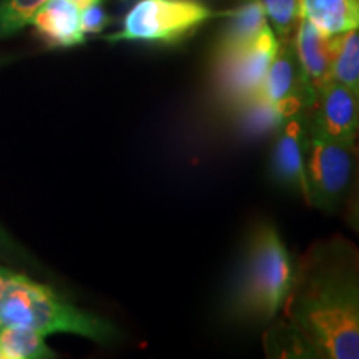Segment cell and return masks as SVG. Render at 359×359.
Returning <instances> with one entry per match:
<instances>
[{"label":"cell","mask_w":359,"mask_h":359,"mask_svg":"<svg viewBox=\"0 0 359 359\" xmlns=\"http://www.w3.org/2000/svg\"><path fill=\"white\" fill-rule=\"evenodd\" d=\"M302 92H316L311 83L304 77L302 65L296 57L293 39L280 42L275 58L263 80L259 95H263L271 103L281 102L283 98Z\"/></svg>","instance_id":"obj_11"},{"label":"cell","mask_w":359,"mask_h":359,"mask_svg":"<svg viewBox=\"0 0 359 359\" xmlns=\"http://www.w3.org/2000/svg\"><path fill=\"white\" fill-rule=\"evenodd\" d=\"M80 24H82L83 34H100L110 24V15L103 8L102 2L92 4L80 11Z\"/></svg>","instance_id":"obj_19"},{"label":"cell","mask_w":359,"mask_h":359,"mask_svg":"<svg viewBox=\"0 0 359 359\" xmlns=\"http://www.w3.org/2000/svg\"><path fill=\"white\" fill-rule=\"evenodd\" d=\"M30 24L52 48H70L85 43L80 8L70 0H47L35 12Z\"/></svg>","instance_id":"obj_9"},{"label":"cell","mask_w":359,"mask_h":359,"mask_svg":"<svg viewBox=\"0 0 359 359\" xmlns=\"http://www.w3.org/2000/svg\"><path fill=\"white\" fill-rule=\"evenodd\" d=\"M285 308L304 358L359 359L358 246L341 235L313 243Z\"/></svg>","instance_id":"obj_1"},{"label":"cell","mask_w":359,"mask_h":359,"mask_svg":"<svg viewBox=\"0 0 359 359\" xmlns=\"http://www.w3.org/2000/svg\"><path fill=\"white\" fill-rule=\"evenodd\" d=\"M358 160V148L331 140L308 118L304 130L308 205L327 213L334 212L348 198L356 178Z\"/></svg>","instance_id":"obj_5"},{"label":"cell","mask_w":359,"mask_h":359,"mask_svg":"<svg viewBox=\"0 0 359 359\" xmlns=\"http://www.w3.org/2000/svg\"><path fill=\"white\" fill-rule=\"evenodd\" d=\"M226 12L213 11L198 0H138L125 13L122 29L107 35L109 42H154L173 45L195 34L201 25Z\"/></svg>","instance_id":"obj_4"},{"label":"cell","mask_w":359,"mask_h":359,"mask_svg":"<svg viewBox=\"0 0 359 359\" xmlns=\"http://www.w3.org/2000/svg\"><path fill=\"white\" fill-rule=\"evenodd\" d=\"M4 326H29L43 336L77 334L97 343H109L116 336L109 321L67 302L50 286L12 269L7 273L0 304V327Z\"/></svg>","instance_id":"obj_3"},{"label":"cell","mask_w":359,"mask_h":359,"mask_svg":"<svg viewBox=\"0 0 359 359\" xmlns=\"http://www.w3.org/2000/svg\"><path fill=\"white\" fill-rule=\"evenodd\" d=\"M266 25V15L258 0H246L233 8L228 13V24L218 37L213 62L224 60L245 50Z\"/></svg>","instance_id":"obj_10"},{"label":"cell","mask_w":359,"mask_h":359,"mask_svg":"<svg viewBox=\"0 0 359 359\" xmlns=\"http://www.w3.org/2000/svg\"><path fill=\"white\" fill-rule=\"evenodd\" d=\"M308 118L331 140L358 148L359 98L354 90L327 79L316 90V103Z\"/></svg>","instance_id":"obj_7"},{"label":"cell","mask_w":359,"mask_h":359,"mask_svg":"<svg viewBox=\"0 0 359 359\" xmlns=\"http://www.w3.org/2000/svg\"><path fill=\"white\" fill-rule=\"evenodd\" d=\"M72 4H74V6H77L80 11H82V8H85V7H88V6H92V4H97V2H102V0H70Z\"/></svg>","instance_id":"obj_22"},{"label":"cell","mask_w":359,"mask_h":359,"mask_svg":"<svg viewBox=\"0 0 359 359\" xmlns=\"http://www.w3.org/2000/svg\"><path fill=\"white\" fill-rule=\"evenodd\" d=\"M0 359H4V353H2V346H0Z\"/></svg>","instance_id":"obj_23"},{"label":"cell","mask_w":359,"mask_h":359,"mask_svg":"<svg viewBox=\"0 0 359 359\" xmlns=\"http://www.w3.org/2000/svg\"><path fill=\"white\" fill-rule=\"evenodd\" d=\"M330 79L358 93L359 85V29L330 37Z\"/></svg>","instance_id":"obj_14"},{"label":"cell","mask_w":359,"mask_h":359,"mask_svg":"<svg viewBox=\"0 0 359 359\" xmlns=\"http://www.w3.org/2000/svg\"><path fill=\"white\" fill-rule=\"evenodd\" d=\"M296 264L271 222L250 231L233 280L228 309L236 320L268 325L285 308L294 285Z\"/></svg>","instance_id":"obj_2"},{"label":"cell","mask_w":359,"mask_h":359,"mask_svg":"<svg viewBox=\"0 0 359 359\" xmlns=\"http://www.w3.org/2000/svg\"><path fill=\"white\" fill-rule=\"evenodd\" d=\"M231 110L235 114L238 128L246 137H263V135L276 132L281 127V118L275 103L266 100L259 93Z\"/></svg>","instance_id":"obj_16"},{"label":"cell","mask_w":359,"mask_h":359,"mask_svg":"<svg viewBox=\"0 0 359 359\" xmlns=\"http://www.w3.org/2000/svg\"><path fill=\"white\" fill-rule=\"evenodd\" d=\"M293 45L304 77L313 85L314 90H318L330 79V37L323 35L311 22L299 17L293 34Z\"/></svg>","instance_id":"obj_12"},{"label":"cell","mask_w":359,"mask_h":359,"mask_svg":"<svg viewBox=\"0 0 359 359\" xmlns=\"http://www.w3.org/2000/svg\"><path fill=\"white\" fill-rule=\"evenodd\" d=\"M358 155H359V145H358ZM346 223L348 226L359 236V160H358L356 178H354V188L348 200Z\"/></svg>","instance_id":"obj_20"},{"label":"cell","mask_w":359,"mask_h":359,"mask_svg":"<svg viewBox=\"0 0 359 359\" xmlns=\"http://www.w3.org/2000/svg\"><path fill=\"white\" fill-rule=\"evenodd\" d=\"M278 48L280 40L268 24L245 50L213 62L215 88L219 102L231 110L259 93Z\"/></svg>","instance_id":"obj_6"},{"label":"cell","mask_w":359,"mask_h":359,"mask_svg":"<svg viewBox=\"0 0 359 359\" xmlns=\"http://www.w3.org/2000/svg\"><path fill=\"white\" fill-rule=\"evenodd\" d=\"M4 359H50L57 354L45 343V336L29 326L0 327Z\"/></svg>","instance_id":"obj_15"},{"label":"cell","mask_w":359,"mask_h":359,"mask_svg":"<svg viewBox=\"0 0 359 359\" xmlns=\"http://www.w3.org/2000/svg\"><path fill=\"white\" fill-rule=\"evenodd\" d=\"M299 15L326 37L359 29V0H299Z\"/></svg>","instance_id":"obj_13"},{"label":"cell","mask_w":359,"mask_h":359,"mask_svg":"<svg viewBox=\"0 0 359 359\" xmlns=\"http://www.w3.org/2000/svg\"><path fill=\"white\" fill-rule=\"evenodd\" d=\"M358 98H359V85H358ZM358 145H359V143H358Z\"/></svg>","instance_id":"obj_24"},{"label":"cell","mask_w":359,"mask_h":359,"mask_svg":"<svg viewBox=\"0 0 359 359\" xmlns=\"http://www.w3.org/2000/svg\"><path fill=\"white\" fill-rule=\"evenodd\" d=\"M47 0H0V39L11 37L32 22Z\"/></svg>","instance_id":"obj_18"},{"label":"cell","mask_w":359,"mask_h":359,"mask_svg":"<svg viewBox=\"0 0 359 359\" xmlns=\"http://www.w3.org/2000/svg\"><path fill=\"white\" fill-rule=\"evenodd\" d=\"M269 27L280 42L293 39L299 22V0H258Z\"/></svg>","instance_id":"obj_17"},{"label":"cell","mask_w":359,"mask_h":359,"mask_svg":"<svg viewBox=\"0 0 359 359\" xmlns=\"http://www.w3.org/2000/svg\"><path fill=\"white\" fill-rule=\"evenodd\" d=\"M0 251H15L12 240L6 235L2 228H0Z\"/></svg>","instance_id":"obj_21"},{"label":"cell","mask_w":359,"mask_h":359,"mask_svg":"<svg viewBox=\"0 0 359 359\" xmlns=\"http://www.w3.org/2000/svg\"><path fill=\"white\" fill-rule=\"evenodd\" d=\"M309 114L296 115L281 123V127L276 130L271 158H269L273 178L281 187L299 193L306 200V203L308 183L306 173H304V130H306Z\"/></svg>","instance_id":"obj_8"}]
</instances>
